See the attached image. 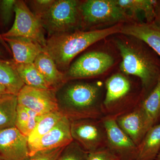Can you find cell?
<instances>
[{"label":"cell","instance_id":"1","mask_svg":"<svg viewBox=\"0 0 160 160\" xmlns=\"http://www.w3.org/2000/svg\"><path fill=\"white\" fill-rule=\"evenodd\" d=\"M103 88L100 82H66L57 90L59 110L70 121L102 118Z\"/></svg>","mask_w":160,"mask_h":160},{"label":"cell","instance_id":"2","mask_svg":"<svg viewBox=\"0 0 160 160\" xmlns=\"http://www.w3.org/2000/svg\"><path fill=\"white\" fill-rule=\"evenodd\" d=\"M122 26L118 24L98 30L58 33L46 39L43 51L50 56L62 72H65L75 57L89 46L111 35L120 33Z\"/></svg>","mask_w":160,"mask_h":160},{"label":"cell","instance_id":"3","mask_svg":"<svg viewBox=\"0 0 160 160\" xmlns=\"http://www.w3.org/2000/svg\"><path fill=\"white\" fill-rule=\"evenodd\" d=\"M135 45L117 41L122 58L121 71L126 75L139 79L145 97L160 79V57L149 46L139 41Z\"/></svg>","mask_w":160,"mask_h":160},{"label":"cell","instance_id":"4","mask_svg":"<svg viewBox=\"0 0 160 160\" xmlns=\"http://www.w3.org/2000/svg\"><path fill=\"white\" fill-rule=\"evenodd\" d=\"M81 2L76 0H54L50 8L38 18L49 37L78 30L82 27Z\"/></svg>","mask_w":160,"mask_h":160},{"label":"cell","instance_id":"5","mask_svg":"<svg viewBox=\"0 0 160 160\" xmlns=\"http://www.w3.org/2000/svg\"><path fill=\"white\" fill-rule=\"evenodd\" d=\"M105 87L102 106L105 116L117 117L133 109L141 102L130 98L132 85L124 74L112 75L106 80Z\"/></svg>","mask_w":160,"mask_h":160},{"label":"cell","instance_id":"6","mask_svg":"<svg viewBox=\"0 0 160 160\" xmlns=\"http://www.w3.org/2000/svg\"><path fill=\"white\" fill-rule=\"evenodd\" d=\"M82 27L132 21L129 15L118 4L116 0H87L81 2Z\"/></svg>","mask_w":160,"mask_h":160},{"label":"cell","instance_id":"7","mask_svg":"<svg viewBox=\"0 0 160 160\" xmlns=\"http://www.w3.org/2000/svg\"><path fill=\"white\" fill-rule=\"evenodd\" d=\"M73 141L88 153L107 148V133L102 119H82L71 121Z\"/></svg>","mask_w":160,"mask_h":160},{"label":"cell","instance_id":"8","mask_svg":"<svg viewBox=\"0 0 160 160\" xmlns=\"http://www.w3.org/2000/svg\"><path fill=\"white\" fill-rule=\"evenodd\" d=\"M15 20L11 28L2 34L3 38L22 37L37 41L42 46L46 44L45 30L42 23L22 0H16Z\"/></svg>","mask_w":160,"mask_h":160},{"label":"cell","instance_id":"9","mask_svg":"<svg viewBox=\"0 0 160 160\" xmlns=\"http://www.w3.org/2000/svg\"><path fill=\"white\" fill-rule=\"evenodd\" d=\"M113 58L102 51H91L80 57L64 72L66 82L102 74L113 66Z\"/></svg>","mask_w":160,"mask_h":160},{"label":"cell","instance_id":"10","mask_svg":"<svg viewBox=\"0 0 160 160\" xmlns=\"http://www.w3.org/2000/svg\"><path fill=\"white\" fill-rule=\"evenodd\" d=\"M57 90L37 89L25 85L17 95L18 105L41 116L58 111Z\"/></svg>","mask_w":160,"mask_h":160},{"label":"cell","instance_id":"11","mask_svg":"<svg viewBox=\"0 0 160 160\" xmlns=\"http://www.w3.org/2000/svg\"><path fill=\"white\" fill-rule=\"evenodd\" d=\"M102 119L107 133V148L120 160H136L138 146L119 127L116 118L105 116Z\"/></svg>","mask_w":160,"mask_h":160},{"label":"cell","instance_id":"12","mask_svg":"<svg viewBox=\"0 0 160 160\" xmlns=\"http://www.w3.org/2000/svg\"><path fill=\"white\" fill-rule=\"evenodd\" d=\"M29 157L28 138L15 127L0 130V158L26 160Z\"/></svg>","mask_w":160,"mask_h":160},{"label":"cell","instance_id":"13","mask_svg":"<svg viewBox=\"0 0 160 160\" xmlns=\"http://www.w3.org/2000/svg\"><path fill=\"white\" fill-rule=\"evenodd\" d=\"M71 121L64 116L47 133L35 142L29 145V156L39 152L65 147L73 141L71 135Z\"/></svg>","mask_w":160,"mask_h":160},{"label":"cell","instance_id":"14","mask_svg":"<svg viewBox=\"0 0 160 160\" xmlns=\"http://www.w3.org/2000/svg\"><path fill=\"white\" fill-rule=\"evenodd\" d=\"M3 38L10 47L13 55L12 61L16 64L33 63L43 51L42 46L32 39L22 37Z\"/></svg>","mask_w":160,"mask_h":160},{"label":"cell","instance_id":"15","mask_svg":"<svg viewBox=\"0 0 160 160\" xmlns=\"http://www.w3.org/2000/svg\"><path fill=\"white\" fill-rule=\"evenodd\" d=\"M120 33L145 43L160 57V28L154 22L128 24L122 27Z\"/></svg>","mask_w":160,"mask_h":160},{"label":"cell","instance_id":"16","mask_svg":"<svg viewBox=\"0 0 160 160\" xmlns=\"http://www.w3.org/2000/svg\"><path fill=\"white\" fill-rule=\"evenodd\" d=\"M140 104L130 111L116 118L118 126L137 146L147 132Z\"/></svg>","mask_w":160,"mask_h":160},{"label":"cell","instance_id":"17","mask_svg":"<svg viewBox=\"0 0 160 160\" xmlns=\"http://www.w3.org/2000/svg\"><path fill=\"white\" fill-rule=\"evenodd\" d=\"M33 63L52 88L58 90L66 82L64 72L59 70L54 61L45 52L39 54Z\"/></svg>","mask_w":160,"mask_h":160},{"label":"cell","instance_id":"18","mask_svg":"<svg viewBox=\"0 0 160 160\" xmlns=\"http://www.w3.org/2000/svg\"><path fill=\"white\" fill-rule=\"evenodd\" d=\"M146 131L160 121V79L140 102Z\"/></svg>","mask_w":160,"mask_h":160},{"label":"cell","instance_id":"19","mask_svg":"<svg viewBox=\"0 0 160 160\" xmlns=\"http://www.w3.org/2000/svg\"><path fill=\"white\" fill-rule=\"evenodd\" d=\"M160 151V123L146 132L138 146L136 160H154Z\"/></svg>","mask_w":160,"mask_h":160},{"label":"cell","instance_id":"20","mask_svg":"<svg viewBox=\"0 0 160 160\" xmlns=\"http://www.w3.org/2000/svg\"><path fill=\"white\" fill-rule=\"evenodd\" d=\"M0 83L7 88L9 93L16 95L25 86L13 61L0 59Z\"/></svg>","mask_w":160,"mask_h":160},{"label":"cell","instance_id":"21","mask_svg":"<svg viewBox=\"0 0 160 160\" xmlns=\"http://www.w3.org/2000/svg\"><path fill=\"white\" fill-rule=\"evenodd\" d=\"M15 64L20 78L26 86L37 89H53L46 82L34 63Z\"/></svg>","mask_w":160,"mask_h":160},{"label":"cell","instance_id":"22","mask_svg":"<svg viewBox=\"0 0 160 160\" xmlns=\"http://www.w3.org/2000/svg\"><path fill=\"white\" fill-rule=\"evenodd\" d=\"M17 95L7 93L0 97V130L15 127Z\"/></svg>","mask_w":160,"mask_h":160},{"label":"cell","instance_id":"23","mask_svg":"<svg viewBox=\"0 0 160 160\" xmlns=\"http://www.w3.org/2000/svg\"><path fill=\"white\" fill-rule=\"evenodd\" d=\"M118 4L129 15L133 16L140 12L144 13L146 22L154 21L157 1L155 0H116Z\"/></svg>","mask_w":160,"mask_h":160},{"label":"cell","instance_id":"24","mask_svg":"<svg viewBox=\"0 0 160 160\" xmlns=\"http://www.w3.org/2000/svg\"><path fill=\"white\" fill-rule=\"evenodd\" d=\"M64 117L59 110L42 116L34 130L28 137L29 145L35 142L50 131Z\"/></svg>","mask_w":160,"mask_h":160},{"label":"cell","instance_id":"25","mask_svg":"<svg viewBox=\"0 0 160 160\" xmlns=\"http://www.w3.org/2000/svg\"><path fill=\"white\" fill-rule=\"evenodd\" d=\"M42 116L30 109L18 105L15 127L28 138Z\"/></svg>","mask_w":160,"mask_h":160},{"label":"cell","instance_id":"26","mask_svg":"<svg viewBox=\"0 0 160 160\" xmlns=\"http://www.w3.org/2000/svg\"><path fill=\"white\" fill-rule=\"evenodd\" d=\"M89 153L74 141L65 146L56 160H88Z\"/></svg>","mask_w":160,"mask_h":160},{"label":"cell","instance_id":"27","mask_svg":"<svg viewBox=\"0 0 160 160\" xmlns=\"http://www.w3.org/2000/svg\"><path fill=\"white\" fill-rule=\"evenodd\" d=\"M16 0H0V25L6 27L11 22Z\"/></svg>","mask_w":160,"mask_h":160},{"label":"cell","instance_id":"28","mask_svg":"<svg viewBox=\"0 0 160 160\" xmlns=\"http://www.w3.org/2000/svg\"><path fill=\"white\" fill-rule=\"evenodd\" d=\"M65 147L39 152L29 156L26 160H56Z\"/></svg>","mask_w":160,"mask_h":160},{"label":"cell","instance_id":"29","mask_svg":"<svg viewBox=\"0 0 160 160\" xmlns=\"http://www.w3.org/2000/svg\"><path fill=\"white\" fill-rule=\"evenodd\" d=\"M54 0H33L28 1L32 12L39 18L50 8Z\"/></svg>","mask_w":160,"mask_h":160},{"label":"cell","instance_id":"30","mask_svg":"<svg viewBox=\"0 0 160 160\" xmlns=\"http://www.w3.org/2000/svg\"><path fill=\"white\" fill-rule=\"evenodd\" d=\"M88 160H120L108 148L89 153Z\"/></svg>","mask_w":160,"mask_h":160},{"label":"cell","instance_id":"31","mask_svg":"<svg viewBox=\"0 0 160 160\" xmlns=\"http://www.w3.org/2000/svg\"><path fill=\"white\" fill-rule=\"evenodd\" d=\"M153 22L160 28V1H157Z\"/></svg>","mask_w":160,"mask_h":160},{"label":"cell","instance_id":"32","mask_svg":"<svg viewBox=\"0 0 160 160\" xmlns=\"http://www.w3.org/2000/svg\"><path fill=\"white\" fill-rule=\"evenodd\" d=\"M0 44L5 48L7 52H8L9 53H11L12 52L10 47H9V45L7 44V43L5 42L2 36V34H0Z\"/></svg>","mask_w":160,"mask_h":160},{"label":"cell","instance_id":"33","mask_svg":"<svg viewBox=\"0 0 160 160\" xmlns=\"http://www.w3.org/2000/svg\"><path fill=\"white\" fill-rule=\"evenodd\" d=\"M7 93H9L8 89L5 86H3L0 83V97L4 95L7 94Z\"/></svg>","mask_w":160,"mask_h":160},{"label":"cell","instance_id":"34","mask_svg":"<svg viewBox=\"0 0 160 160\" xmlns=\"http://www.w3.org/2000/svg\"><path fill=\"white\" fill-rule=\"evenodd\" d=\"M154 160H160V151L159 152L156 158Z\"/></svg>","mask_w":160,"mask_h":160},{"label":"cell","instance_id":"35","mask_svg":"<svg viewBox=\"0 0 160 160\" xmlns=\"http://www.w3.org/2000/svg\"><path fill=\"white\" fill-rule=\"evenodd\" d=\"M4 57V54L2 49H0V58H3Z\"/></svg>","mask_w":160,"mask_h":160},{"label":"cell","instance_id":"36","mask_svg":"<svg viewBox=\"0 0 160 160\" xmlns=\"http://www.w3.org/2000/svg\"><path fill=\"white\" fill-rule=\"evenodd\" d=\"M0 160H2L1 159V158H0Z\"/></svg>","mask_w":160,"mask_h":160},{"label":"cell","instance_id":"37","mask_svg":"<svg viewBox=\"0 0 160 160\" xmlns=\"http://www.w3.org/2000/svg\"></svg>","mask_w":160,"mask_h":160}]
</instances>
